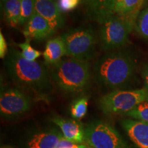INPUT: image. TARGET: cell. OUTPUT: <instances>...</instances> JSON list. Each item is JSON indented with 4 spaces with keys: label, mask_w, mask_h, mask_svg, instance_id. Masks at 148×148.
Masks as SVG:
<instances>
[{
    "label": "cell",
    "mask_w": 148,
    "mask_h": 148,
    "mask_svg": "<svg viewBox=\"0 0 148 148\" xmlns=\"http://www.w3.org/2000/svg\"><path fill=\"white\" fill-rule=\"evenodd\" d=\"M50 76L61 90L68 92H79L88 87L90 79L88 61L73 58L62 59L51 66Z\"/></svg>",
    "instance_id": "cell-3"
},
{
    "label": "cell",
    "mask_w": 148,
    "mask_h": 148,
    "mask_svg": "<svg viewBox=\"0 0 148 148\" xmlns=\"http://www.w3.org/2000/svg\"><path fill=\"white\" fill-rule=\"evenodd\" d=\"M134 28L141 38L148 40V5L140 10L135 21Z\"/></svg>",
    "instance_id": "cell-18"
},
{
    "label": "cell",
    "mask_w": 148,
    "mask_h": 148,
    "mask_svg": "<svg viewBox=\"0 0 148 148\" xmlns=\"http://www.w3.org/2000/svg\"><path fill=\"white\" fill-rule=\"evenodd\" d=\"M55 31L49 22L34 10L32 17L24 27L23 34L26 38L44 40L52 36Z\"/></svg>",
    "instance_id": "cell-9"
},
{
    "label": "cell",
    "mask_w": 148,
    "mask_h": 148,
    "mask_svg": "<svg viewBox=\"0 0 148 148\" xmlns=\"http://www.w3.org/2000/svg\"><path fill=\"white\" fill-rule=\"evenodd\" d=\"M125 114L133 119L148 123V101L140 103Z\"/></svg>",
    "instance_id": "cell-20"
},
{
    "label": "cell",
    "mask_w": 148,
    "mask_h": 148,
    "mask_svg": "<svg viewBox=\"0 0 148 148\" xmlns=\"http://www.w3.org/2000/svg\"><path fill=\"white\" fill-rule=\"evenodd\" d=\"M136 64L131 56L125 52L107 53L93 65L94 76L98 83L110 89L125 87L134 77Z\"/></svg>",
    "instance_id": "cell-1"
},
{
    "label": "cell",
    "mask_w": 148,
    "mask_h": 148,
    "mask_svg": "<svg viewBox=\"0 0 148 148\" xmlns=\"http://www.w3.org/2000/svg\"><path fill=\"white\" fill-rule=\"evenodd\" d=\"M64 55H66V48L60 36L47 40L45 50L42 52L46 64L51 66L54 65L62 60Z\"/></svg>",
    "instance_id": "cell-14"
},
{
    "label": "cell",
    "mask_w": 148,
    "mask_h": 148,
    "mask_svg": "<svg viewBox=\"0 0 148 148\" xmlns=\"http://www.w3.org/2000/svg\"><path fill=\"white\" fill-rule=\"evenodd\" d=\"M141 75L144 83V88L148 90V64L144 66Z\"/></svg>",
    "instance_id": "cell-26"
},
{
    "label": "cell",
    "mask_w": 148,
    "mask_h": 148,
    "mask_svg": "<svg viewBox=\"0 0 148 148\" xmlns=\"http://www.w3.org/2000/svg\"><path fill=\"white\" fill-rule=\"evenodd\" d=\"M148 2V0H140L139 1V5H138V10L140 12L141 9H143V8L145 5L147 4Z\"/></svg>",
    "instance_id": "cell-27"
},
{
    "label": "cell",
    "mask_w": 148,
    "mask_h": 148,
    "mask_svg": "<svg viewBox=\"0 0 148 148\" xmlns=\"http://www.w3.org/2000/svg\"><path fill=\"white\" fill-rule=\"evenodd\" d=\"M63 134L57 131L36 134L29 140L27 148H56Z\"/></svg>",
    "instance_id": "cell-15"
},
{
    "label": "cell",
    "mask_w": 148,
    "mask_h": 148,
    "mask_svg": "<svg viewBox=\"0 0 148 148\" xmlns=\"http://www.w3.org/2000/svg\"><path fill=\"white\" fill-rule=\"evenodd\" d=\"M87 97H84L77 99L72 103L71 106V114L75 119H81L86 115L88 108Z\"/></svg>",
    "instance_id": "cell-19"
},
{
    "label": "cell",
    "mask_w": 148,
    "mask_h": 148,
    "mask_svg": "<svg viewBox=\"0 0 148 148\" xmlns=\"http://www.w3.org/2000/svg\"><path fill=\"white\" fill-rule=\"evenodd\" d=\"M34 10L49 22L55 30L64 25V18L54 0H34Z\"/></svg>",
    "instance_id": "cell-10"
},
{
    "label": "cell",
    "mask_w": 148,
    "mask_h": 148,
    "mask_svg": "<svg viewBox=\"0 0 148 148\" xmlns=\"http://www.w3.org/2000/svg\"><path fill=\"white\" fill-rule=\"evenodd\" d=\"M8 1H9V0H0V5H1V10H2L3 5H4L5 3Z\"/></svg>",
    "instance_id": "cell-28"
},
{
    "label": "cell",
    "mask_w": 148,
    "mask_h": 148,
    "mask_svg": "<svg viewBox=\"0 0 148 148\" xmlns=\"http://www.w3.org/2000/svg\"><path fill=\"white\" fill-rule=\"evenodd\" d=\"M60 37L67 56L88 62L93 56L96 37L91 27H77L64 33Z\"/></svg>",
    "instance_id": "cell-5"
},
{
    "label": "cell",
    "mask_w": 148,
    "mask_h": 148,
    "mask_svg": "<svg viewBox=\"0 0 148 148\" xmlns=\"http://www.w3.org/2000/svg\"><path fill=\"white\" fill-rule=\"evenodd\" d=\"M52 121L60 127L66 139L78 145L84 143V129L80 122L58 116H53Z\"/></svg>",
    "instance_id": "cell-13"
},
{
    "label": "cell",
    "mask_w": 148,
    "mask_h": 148,
    "mask_svg": "<svg viewBox=\"0 0 148 148\" xmlns=\"http://www.w3.org/2000/svg\"><path fill=\"white\" fill-rule=\"evenodd\" d=\"M30 40L29 38H26L25 41L19 43L18 46L21 48V53L24 58L29 61H36L38 57L42 55V53L32 47Z\"/></svg>",
    "instance_id": "cell-21"
},
{
    "label": "cell",
    "mask_w": 148,
    "mask_h": 148,
    "mask_svg": "<svg viewBox=\"0 0 148 148\" xmlns=\"http://www.w3.org/2000/svg\"><path fill=\"white\" fill-rule=\"evenodd\" d=\"M1 11L8 24L11 26L18 25L21 18V0H9L3 5Z\"/></svg>",
    "instance_id": "cell-17"
},
{
    "label": "cell",
    "mask_w": 148,
    "mask_h": 148,
    "mask_svg": "<svg viewBox=\"0 0 148 148\" xmlns=\"http://www.w3.org/2000/svg\"><path fill=\"white\" fill-rule=\"evenodd\" d=\"M116 0H81L86 14L92 19L102 23L114 15L113 9Z\"/></svg>",
    "instance_id": "cell-11"
},
{
    "label": "cell",
    "mask_w": 148,
    "mask_h": 148,
    "mask_svg": "<svg viewBox=\"0 0 148 148\" xmlns=\"http://www.w3.org/2000/svg\"><path fill=\"white\" fill-rule=\"evenodd\" d=\"M148 101V90L145 88L132 90H114L106 94L99 101L103 113L125 114L140 103Z\"/></svg>",
    "instance_id": "cell-4"
},
{
    "label": "cell",
    "mask_w": 148,
    "mask_h": 148,
    "mask_svg": "<svg viewBox=\"0 0 148 148\" xmlns=\"http://www.w3.org/2000/svg\"><path fill=\"white\" fill-rule=\"evenodd\" d=\"M134 22L127 18L112 15L107 18L100 27V40L103 49L114 50L125 46L134 27Z\"/></svg>",
    "instance_id": "cell-6"
},
{
    "label": "cell",
    "mask_w": 148,
    "mask_h": 148,
    "mask_svg": "<svg viewBox=\"0 0 148 148\" xmlns=\"http://www.w3.org/2000/svg\"><path fill=\"white\" fill-rule=\"evenodd\" d=\"M88 148H129L119 133L104 121H95L84 129Z\"/></svg>",
    "instance_id": "cell-7"
},
{
    "label": "cell",
    "mask_w": 148,
    "mask_h": 148,
    "mask_svg": "<svg viewBox=\"0 0 148 148\" xmlns=\"http://www.w3.org/2000/svg\"><path fill=\"white\" fill-rule=\"evenodd\" d=\"M8 53V45L2 32H0V58H5Z\"/></svg>",
    "instance_id": "cell-25"
},
{
    "label": "cell",
    "mask_w": 148,
    "mask_h": 148,
    "mask_svg": "<svg viewBox=\"0 0 148 148\" xmlns=\"http://www.w3.org/2000/svg\"><path fill=\"white\" fill-rule=\"evenodd\" d=\"M81 145H82V144L78 145V144H76L71 141V140L66 139L63 136L60 140L56 148H81Z\"/></svg>",
    "instance_id": "cell-24"
},
{
    "label": "cell",
    "mask_w": 148,
    "mask_h": 148,
    "mask_svg": "<svg viewBox=\"0 0 148 148\" xmlns=\"http://www.w3.org/2000/svg\"><path fill=\"white\" fill-rule=\"evenodd\" d=\"M121 125L138 148H148V123L127 119L121 121Z\"/></svg>",
    "instance_id": "cell-12"
},
{
    "label": "cell",
    "mask_w": 148,
    "mask_h": 148,
    "mask_svg": "<svg viewBox=\"0 0 148 148\" xmlns=\"http://www.w3.org/2000/svg\"><path fill=\"white\" fill-rule=\"evenodd\" d=\"M81 0H58V5L62 12H68L78 6Z\"/></svg>",
    "instance_id": "cell-23"
},
{
    "label": "cell",
    "mask_w": 148,
    "mask_h": 148,
    "mask_svg": "<svg viewBox=\"0 0 148 148\" xmlns=\"http://www.w3.org/2000/svg\"><path fill=\"white\" fill-rule=\"evenodd\" d=\"M21 18L19 25L26 24L34 12V0H21Z\"/></svg>",
    "instance_id": "cell-22"
},
{
    "label": "cell",
    "mask_w": 148,
    "mask_h": 148,
    "mask_svg": "<svg viewBox=\"0 0 148 148\" xmlns=\"http://www.w3.org/2000/svg\"><path fill=\"white\" fill-rule=\"evenodd\" d=\"M140 0H116L114 4L113 13L120 17L131 20L133 22L139 14L138 10Z\"/></svg>",
    "instance_id": "cell-16"
},
{
    "label": "cell",
    "mask_w": 148,
    "mask_h": 148,
    "mask_svg": "<svg viewBox=\"0 0 148 148\" xmlns=\"http://www.w3.org/2000/svg\"><path fill=\"white\" fill-rule=\"evenodd\" d=\"M31 107L29 98L16 88H1L0 112L7 118L15 117L25 113Z\"/></svg>",
    "instance_id": "cell-8"
},
{
    "label": "cell",
    "mask_w": 148,
    "mask_h": 148,
    "mask_svg": "<svg viewBox=\"0 0 148 148\" xmlns=\"http://www.w3.org/2000/svg\"><path fill=\"white\" fill-rule=\"evenodd\" d=\"M8 76L16 84L36 90L47 89L51 76L43 66L36 61H29L13 47L10 48L5 58Z\"/></svg>",
    "instance_id": "cell-2"
}]
</instances>
